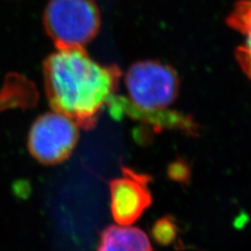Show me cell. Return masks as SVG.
I'll return each mask as SVG.
<instances>
[{"instance_id": "obj_1", "label": "cell", "mask_w": 251, "mask_h": 251, "mask_svg": "<svg viewBox=\"0 0 251 251\" xmlns=\"http://www.w3.org/2000/svg\"><path fill=\"white\" fill-rule=\"evenodd\" d=\"M119 66H104L85 49L57 50L43 62L45 94L52 111L73 120L77 127H96L101 109L119 88Z\"/></svg>"}, {"instance_id": "obj_2", "label": "cell", "mask_w": 251, "mask_h": 251, "mask_svg": "<svg viewBox=\"0 0 251 251\" xmlns=\"http://www.w3.org/2000/svg\"><path fill=\"white\" fill-rule=\"evenodd\" d=\"M125 83L127 96L114 94L107 105L115 119L127 115L156 132L176 129L196 133L197 125L191 117L173 108L180 86L174 68L158 61H138L128 69Z\"/></svg>"}, {"instance_id": "obj_3", "label": "cell", "mask_w": 251, "mask_h": 251, "mask_svg": "<svg viewBox=\"0 0 251 251\" xmlns=\"http://www.w3.org/2000/svg\"><path fill=\"white\" fill-rule=\"evenodd\" d=\"M43 26L57 50L84 49L100 31L99 6L94 0H50Z\"/></svg>"}, {"instance_id": "obj_4", "label": "cell", "mask_w": 251, "mask_h": 251, "mask_svg": "<svg viewBox=\"0 0 251 251\" xmlns=\"http://www.w3.org/2000/svg\"><path fill=\"white\" fill-rule=\"evenodd\" d=\"M77 140V125L69 117L52 111L40 115L31 125L27 149L38 162L56 166L69 158Z\"/></svg>"}, {"instance_id": "obj_5", "label": "cell", "mask_w": 251, "mask_h": 251, "mask_svg": "<svg viewBox=\"0 0 251 251\" xmlns=\"http://www.w3.org/2000/svg\"><path fill=\"white\" fill-rule=\"evenodd\" d=\"M152 178L128 167H122V176L109 182L110 209L119 225H132L153 203L150 190Z\"/></svg>"}, {"instance_id": "obj_6", "label": "cell", "mask_w": 251, "mask_h": 251, "mask_svg": "<svg viewBox=\"0 0 251 251\" xmlns=\"http://www.w3.org/2000/svg\"><path fill=\"white\" fill-rule=\"evenodd\" d=\"M97 251H154L148 234L135 226L109 225L100 232Z\"/></svg>"}, {"instance_id": "obj_7", "label": "cell", "mask_w": 251, "mask_h": 251, "mask_svg": "<svg viewBox=\"0 0 251 251\" xmlns=\"http://www.w3.org/2000/svg\"><path fill=\"white\" fill-rule=\"evenodd\" d=\"M226 22L245 38V44L235 50V58L248 76L251 75V0H240L235 3Z\"/></svg>"}, {"instance_id": "obj_8", "label": "cell", "mask_w": 251, "mask_h": 251, "mask_svg": "<svg viewBox=\"0 0 251 251\" xmlns=\"http://www.w3.org/2000/svg\"><path fill=\"white\" fill-rule=\"evenodd\" d=\"M179 225L176 219L172 216L159 218L151 228L152 239L161 246L175 244L179 237Z\"/></svg>"}, {"instance_id": "obj_9", "label": "cell", "mask_w": 251, "mask_h": 251, "mask_svg": "<svg viewBox=\"0 0 251 251\" xmlns=\"http://www.w3.org/2000/svg\"><path fill=\"white\" fill-rule=\"evenodd\" d=\"M248 77H249V78H250V80H251V75H248Z\"/></svg>"}]
</instances>
